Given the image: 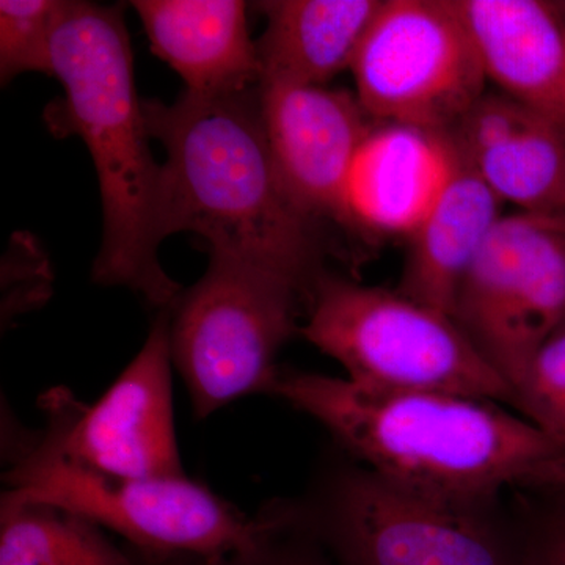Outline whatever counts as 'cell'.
<instances>
[{
	"label": "cell",
	"mask_w": 565,
	"mask_h": 565,
	"mask_svg": "<svg viewBox=\"0 0 565 565\" xmlns=\"http://www.w3.org/2000/svg\"><path fill=\"white\" fill-rule=\"evenodd\" d=\"M266 394L311 416L356 463L412 492L462 504L565 490V448L500 404L385 392L278 367Z\"/></svg>",
	"instance_id": "cell-1"
},
{
	"label": "cell",
	"mask_w": 565,
	"mask_h": 565,
	"mask_svg": "<svg viewBox=\"0 0 565 565\" xmlns=\"http://www.w3.org/2000/svg\"><path fill=\"white\" fill-rule=\"evenodd\" d=\"M50 76L63 98L44 111L55 136L87 145L102 191L103 244L93 281L122 286L159 310L182 289L159 262L166 239V173L152 156L122 7L66 0L51 41Z\"/></svg>",
	"instance_id": "cell-2"
},
{
	"label": "cell",
	"mask_w": 565,
	"mask_h": 565,
	"mask_svg": "<svg viewBox=\"0 0 565 565\" xmlns=\"http://www.w3.org/2000/svg\"><path fill=\"white\" fill-rule=\"evenodd\" d=\"M152 139L166 148V230L202 237L210 256L252 267L310 299L323 274L319 223L297 207L275 167L258 87L232 95L148 99Z\"/></svg>",
	"instance_id": "cell-3"
},
{
	"label": "cell",
	"mask_w": 565,
	"mask_h": 565,
	"mask_svg": "<svg viewBox=\"0 0 565 565\" xmlns=\"http://www.w3.org/2000/svg\"><path fill=\"white\" fill-rule=\"evenodd\" d=\"M286 503L343 565H526L522 515L412 492L355 460L330 463L310 492Z\"/></svg>",
	"instance_id": "cell-4"
},
{
	"label": "cell",
	"mask_w": 565,
	"mask_h": 565,
	"mask_svg": "<svg viewBox=\"0 0 565 565\" xmlns=\"http://www.w3.org/2000/svg\"><path fill=\"white\" fill-rule=\"evenodd\" d=\"M299 334L364 388L516 404L514 388L452 316L397 289L323 273L311 289Z\"/></svg>",
	"instance_id": "cell-5"
},
{
	"label": "cell",
	"mask_w": 565,
	"mask_h": 565,
	"mask_svg": "<svg viewBox=\"0 0 565 565\" xmlns=\"http://www.w3.org/2000/svg\"><path fill=\"white\" fill-rule=\"evenodd\" d=\"M3 494L58 505L114 531L154 565H210L243 552L270 525L184 478L102 473L63 455L46 433L17 457Z\"/></svg>",
	"instance_id": "cell-6"
},
{
	"label": "cell",
	"mask_w": 565,
	"mask_h": 565,
	"mask_svg": "<svg viewBox=\"0 0 565 565\" xmlns=\"http://www.w3.org/2000/svg\"><path fill=\"white\" fill-rule=\"evenodd\" d=\"M307 303L289 282L210 256L203 277L169 308L172 360L196 419L267 393L280 367L278 352L299 333Z\"/></svg>",
	"instance_id": "cell-7"
},
{
	"label": "cell",
	"mask_w": 565,
	"mask_h": 565,
	"mask_svg": "<svg viewBox=\"0 0 565 565\" xmlns=\"http://www.w3.org/2000/svg\"><path fill=\"white\" fill-rule=\"evenodd\" d=\"M351 73L374 122L448 132L487 76L457 0H382Z\"/></svg>",
	"instance_id": "cell-8"
},
{
	"label": "cell",
	"mask_w": 565,
	"mask_h": 565,
	"mask_svg": "<svg viewBox=\"0 0 565 565\" xmlns=\"http://www.w3.org/2000/svg\"><path fill=\"white\" fill-rule=\"evenodd\" d=\"M170 311H159L140 352L93 407L68 392L46 397L44 433L58 449L102 473L134 479L184 478L172 396Z\"/></svg>",
	"instance_id": "cell-9"
},
{
	"label": "cell",
	"mask_w": 565,
	"mask_h": 565,
	"mask_svg": "<svg viewBox=\"0 0 565 565\" xmlns=\"http://www.w3.org/2000/svg\"><path fill=\"white\" fill-rule=\"evenodd\" d=\"M259 111L282 185L305 215L343 225L344 196L371 118L355 93L264 81Z\"/></svg>",
	"instance_id": "cell-10"
},
{
	"label": "cell",
	"mask_w": 565,
	"mask_h": 565,
	"mask_svg": "<svg viewBox=\"0 0 565 565\" xmlns=\"http://www.w3.org/2000/svg\"><path fill=\"white\" fill-rule=\"evenodd\" d=\"M459 161L446 132L373 121L349 177L343 225L408 239Z\"/></svg>",
	"instance_id": "cell-11"
},
{
	"label": "cell",
	"mask_w": 565,
	"mask_h": 565,
	"mask_svg": "<svg viewBox=\"0 0 565 565\" xmlns=\"http://www.w3.org/2000/svg\"><path fill=\"white\" fill-rule=\"evenodd\" d=\"M487 82L565 132V24L546 0H457Z\"/></svg>",
	"instance_id": "cell-12"
},
{
	"label": "cell",
	"mask_w": 565,
	"mask_h": 565,
	"mask_svg": "<svg viewBox=\"0 0 565 565\" xmlns=\"http://www.w3.org/2000/svg\"><path fill=\"white\" fill-rule=\"evenodd\" d=\"M151 50L169 63L185 92L217 96L262 84L258 46L241 0H134Z\"/></svg>",
	"instance_id": "cell-13"
},
{
	"label": "cell",
	"mask_w": 565,
	"mask_h": 565,
	"mask_svg": "<svg viewBox=\"0 0 565 565\" xmlns=\"http://www.w3.org/2000/svg\"><path fill=\"white\" fill-rule=\"evenodd\" d=\"M503 204L460 159L430 210L408 236L397 291L452 316L465 275L503 217Z\"/></svg>",
	"instance_id": "cell-14"
},
{
	"label": "cell",
	"mask_w": 565,
	"mask_h": 565,
	"mask_svg": "<svg viewBox=\"0 0 565 565\" xmlns=\"http://www.w3.org/2000/svg\"><path fill=\"white\" fill-rule=\"evenodd\" d=\"M382 0H267L256 3L266 29L256 41L262 82L327 87L352 68Z\"/></svg>",
	"instance_id": "cell-15"
},
{
	"label": "cell",
	"mask_w": 565,
	"mask_h": 565,
	"mask_svg": "<svg viewBox=\"0 0 565 565\" xmlns=\"http://www.w3.org/2000/svg\"><path fill=\"white\" fill-rule=\"evenodd\" d=\"M541 228L539 215H503L457 292L452 318L492 366Z\"/></svg>",
	"instance_id": "cell-16"
},
{
	"label": "cell",
	"mask_w": 565,
	"mask_h": 565,
	"mask_svg": "<svg viewBox=\"0 0 565 565\" xmlns=\"http://www.w3.org/2000/svg\"><path fill=\"white\" fill-rule=\"evenodd\" d=\"M463 162L519 212L565 214V132L535 111L527 109L511 129Z\"/></svg>",
	"instance_id": "cell-17"
},
{
	"label": "cell",
	"mask_w": 565,
	"mask_h": 565,
	"mask_svg": "<svg viewBox=\"0 0 565 565\" xmlns=\"http://www.w3.org/2000/svg\"><path fill=\"white\" fill-rule=\"evenodd\" d=\"M0 565H140L103 527L58 505L2 494Z\"/></svg>",
	"instance_id": "cell-18"
},
{
	"label": "cell",
	"mask_w": 565,
	"mask_h": 565,
	"mask_svg": "<svg viewBox=\"0 0 565 565\" xmlns=\"http://www.w3.org/2000/svg\"><path fill=\"white\" fill-rule=\"evenodd\" d=\"M66 0L0 2V81L24 73L50 74L51 41Z\"/></svg>",
	"instance_id": "cell-19"
},
{
	"label": "cell",
	"mask_w": 565,
	"mask_h": 565,
	"mask_svg": "<svg viewBox=\"0 0 565 565\" xmlns=\"http://www.w3.org/2000/svg\"><path fill=\"white\" fill-rule=\"evenodd\" d=\"M515 408L565 448V323L535 352L516 388Z\"/></svg>",
	"instance_id": "cell-20"
},
{
	"label": "cell",
	"mask_w": 565,
	"mask_h": 565,
	"mask_svg": "<svg viewBox=\"0 0 565 565\" xmlns=\"http://www.w3.org/2000/svg\"><path fill=\"white\" fill-rule=\"evenodd\" d=\"M263 509L270 520L266 533L243 552L210 565H343L292 522L285 500L269 501Z\"/></svg>",
	"instance_id": "cell-21"
},
{
	"label": "cell",
	"mask_w": 565,
	"mask_h": 565,
	"mask_svg": "<svg viewBox=\"0 0 565 565\" xmlns=\"http://www.w3.org/2000/svg\"><path fill=\"white\" fill-rule=\"evenodd\" d=\"M550 498L548 504L523 515L526 565H565V490Z\"/></svg>",
	"instance_id": "cell-22"
},
{
	"label": "cell",
	"mask_w": 565,
	"mask_h": 565,
	"mask_svg": "<svg viewBox=\"0 0 565 565\" xmlns=\"http://www.w3.org/2000/svg\"><path fill=\"white\" fill-rule=\"evenodd\" d=\"M555 7L557 13H559V17L563 18L565 24V0H557V2H555Z\"/></svg>",
	"instance_id": "cell-23"
},
{
	"label": "cell",
	"mask_w": 565,
	"mask_h": 565,
	"mask_svg": "<svg viewBox=\"0 0 565 565\" xmlns=\"http://www.w3.org/2000/svg\"><path fill=\"white\" fill-rule=\"evenodd\" d=\"M550 218H552L553 222H556L557 225H559L561 228H563L565 232V214L561 215V217H550Z\"/></svg>",
	"instance_id": "cell-24"
}]
</instances>
